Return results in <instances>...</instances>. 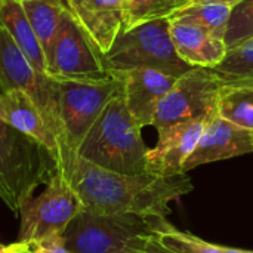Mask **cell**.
<instances>
[{
  "instance_id": "30",
  "label": "cell",
  "mask_w": 253,
  "mask_h": 253,
  "mask_svg": "<svg viewBox=\"0 0 253 253\" xmlns=\"http://www.w3.org/2000/svg\"><path fill=\"white\" fill-rule=\"evenodd\" d=\"M18 1H25V0H18ZM49 1H56V3H62V4H65V0H49Z\"/></svg>"
},
{
  "instance_id": "2",
  "label": "cell",
  "mask_w": 253,
  "mask_h": 253,
  "mask_svg": "<svg viewBox=\"0 0 253 253\" xmlns=\"http://www.w3.org/2000/svg\"><path fill=\"white\" fill-rule=\"evenodd\" d=\"M141 130L142 127L127 110L122 90L107 104L79 145L77 154L117 173H148V148Z\"/></svg>"
},
{
  "instance_id": "8",
  "label": "cell",
  "mask_w": 253,
  "mask_h": 253,
  "mask_svg": "<svg viewBox=\"0 0 253 253\" xmlns=\"http://www.w3.org/2000/svg\"><path fill=\"white\" fill-rule=\"evenodd\" d=\"M83 205L62 175L55 172L42 194L28 199L21 208L18 242L36 246L52 237H62Z\"/></svg>"
},
{
  "instance_id": "24",
  "label": "cell",
  "mask_w": 253,
  "mask_h": 253,
  "mask_svg": "<svg viewBox=\"0 0 253 253\" xmlns=\"http://www.w3.org/2000/svg\"><path fill=\"white\" fill-rule=\"evenodd\" d=\"M253 39V0H242L231 9L225 31V44L234 49Z\"/></svg>"
},
{
  "instance_id": "28",
  "label": "cell",
  "mask_w": 253,
  "mask_h": 253,
  "mask_svg": "<svg viewBox=\"0 0 253 253\" xmlns=\"http://www.w3.org/2000/svg\"><path fill=\"white\" fill-rule=\"evenodd\" d=\"M212 1H219V3H225V4H228V6H236L237 3H240L242 0H212Z\"/></svg>"
},
{
  "instance_id": "34",
  "label": "cell",
  "mask_w": 253,
  "mask_h": 253,
  "mask_svg": "<svg viewBox=\"0 0 253 253\" xmlns=\"http://www.w3.org/2000/svg\"><path fill=\"white\" fill-rule=\"evenodd\" d=\"M0 3H1V0H0Z\"/></svg>"
},
{
  "instance_id": "11",
  "label": "cell",
  "mask_w": 253,
  "mask_h": 253,
  "mask_svg": "<svg viewBox=\"0 0 253 253\" xmlns=\"http://www.w3.org/2000/svg\"><path fill=\"white\" fill-rule=\"evenodd\" d=\"M252 153L253 130L243 129L216 114L206 122L194 151L184 165V172L187 173L188 170L212 162L228 160Z\"/></svg>"
},
{
  "instance_id": "19",
  "label": "cell",
  "mask_w": 253,
  "mask_h": 253,
  "mask_svg": "<svg viewBox=\"0 0 253 253\" xmlns=\"http://www.w3.org/2000/svg\"><path fill=\"white\" fill-rule=\"evenodd\" d=\"M231 6L212 0H190L187 4L175 10L169 19H179L193 22L196 25L208 28L221 40L225 39L228 19L231 15Z\"/></svg>"
},
{
  "instance_id": "14",
  "label": "cell",
  "mask_w": 253,
  "mask_h": 253,
  "mask_svg": "<svg viewBox=\"0 0 253 253\" xmlns=\"http://www.w3.org/2000/svg\"><path fill=\"white\" fill-rule=\"evenodd\" d=\"M208 120H191L175 125L159 133V142L148 150V173L159 176L182 175L184 165L194 151Z\"/></svg>"
},
{
  "instance_id": "33",
  "label": "cell",
  "mask_w": 253,
  "mask_h": 253,
  "mask_svg": "<svg viewBox=\"0 0 253 253\" xmlns=\"http://www.w3.org/2000/svg\"><path fill=\"white\" fill-rule=\"evenodd\" d=\"M127 1H129V0H126V3H127Z\"/></svg>"
},
{
  "instance_id": "17",
  "label": "cell",
  "mask_w": 253,
  "mask_h": 253,
  "mask_svg": "<svg viewBox=\"0 0 253 253\" xmlns=\"http://www.w3.org/2000/svg\"><path fill=\"white\" fill-rule=\"evenodd\" d=\"M0 27L7 31L19 50L30 64L42 74L47 76V62L42 44L18 0H1L0 3Z\"/></svg>"
},
{
  "instance_id": "32",
  "label": "cell",
  "mask_w": 253,
  "mask_h": 253,
  "mask_svg": "<svg viewBox=\"0 0 253 253\" xmlns=\"http://www.w3.org/2000/svg\"><path fill=\"white\" fill-rule=\"evenodd\" d=\"M30 253H34V251H33V252H30Z\"/></svg>"
},
{
  "instance_id": "1",
  "label": "cell",
  "mask_w": 253,
  "mask_h": 253,
  "mask_svg": "<svg viewBox=\"0 0 253 253\" xmlns=\"http://www.w3.org/2000/svg\"><path fill=\"white\" fill-rule=\"evenodd\" d=\"M59 175L76 193L83 209L99 215L138 213L166 218L170 213L169 205L194 188L187 173L125 175L102 169L79 154H74Z\"/></svg>"
},
{
  "instance_id": "23",
  "label": "cell",
  "mask_w": 253,
  "mask_h": 253,
  "mask_svg": "<svg viewBox=\"0 0 253 253\" xmlns=\"http://www.w3.org/2000/svg\"><path fill=\"white\" fill-rule=\"evenodd\" d=\"M190 0H129L123 12L122 31L159 18H169Z\"/></svg>"
},
{
  "instance_id": "12",
  "label": "cell",
  "mask_w": 253,
  "mask_h": 253,
  "mask_svg": "<svg viewBox=\"0 0 253 253\" xmlns=\"http://www.w3.org/2000/svg\"><path fill=\"white\" fill-rule=\"evenodd\" d=\"M113 76L122 80L127 110L141 127L153 125L157 105L178 80L173 76L150 68L120 71L113 73Z\"/></svg>"
},
{
  "instance_id": "21",
  "label": "cell",
  "mask_w": 253,
  "mask_h": 253,
  "mask_svg": "<svg viewBox=\"0 0 253 253\" xmlns=\"http://www.w3.org/2000/svg\"><path fill=\"white\" fill-rule=\"evenodd\" d=\"M218 113L222 119L253 130V86L222 84Z\"/></svg>"
},
{
  "instance_id": "31",
  "label": "cell",
  "mask_w": 253,
  "mask_h": 253,
  "mask_svg": "<svg viewBox=\"0 0 253 253\" xmlns=\"http://www.w3.org/2000/svg\"><path fill=\"white\" fill-rule=\"evenodd\" d=\"M4 251H6V246L0 245V253H4Z\"/></svg>"
},
{
  "instance_id": "18",
  "label": "cell",
  "mask_w": 253,
  "mask_h": 253,
  "mask_svg": "<svg viewBox=\"0 0 253 253\" xmlns=\"http://www.w3.org/2000/svg\"><path fill=\"white\" fill-rule=\"evenodd\" d=\"M21 4L42 44L44 56H47L58 28L67 13L65 4L49 0H25L21 1Z\"/></svg>"
},
{
  "instance_id": "26",
  "label": "cell",
  "mask_w": 253,
  "mask_h": 253,
  "mask_svg": "<svg viewBox=\"0 0 253 253\" xmlns=\"http://www.w3.org/2000/svg\"><path fill=\"white\" fill-rule=\"evenodd\" d=\"M33 251L34 253H73L65 248L62 237H52L46 242H42L33 246Z\"/></svg>"
},
{
  "instance_id": "7",
  "label": "cell",
  "mask_w": 253,
  "mask_h": 253,
  "mask_svg": "<svg viewBox=\"0 0 253 253\" xmlns=\"http://www.w3.org/2000/svg\"><path fill=\"white\" fill-rule=\"evenodd\" d=\"M222 82L212 68L194 67L181 76L156 108L153 125L157 133L191 120H209L219 114Z\"/></svg>"
},
{
  "instance_id": "10",
  "label": "cell",
  "mask_w": 253,
  "mask_h": 253,
  "mask_svg": "<svg viewBox=\"0 0 253 253\" xmlns=\"http://www.w3.org/2000/svg\"><path fill=\"white\" fill-rule=\"evenodd\" d=\"M58 82V80H56ZM59 108L68 148H77L98 120L107 104L123 90L122 80L114 76L102 82H58Z\"/></svg>"
},
{
  "instance_id": "22",
  "label": "cell",
  "mask_w": 253,
  "mask_h": 253,
  "mask_svg": "<svg viewBox=\"0 0 253 253\" xmlns=\"http://www.w3.org/2000/svg\"><path fill=\"white\" fill-rule=\"evenodd\" d=\"M222 84H237L253 79V39L228 49L219 65L212 68Z\"/></svg>"
},
{
  "instance_id": "20",
  "label": "cell",
  "mask_w": 253,
  "mask_h": 253,
  "mask_svg": "<svg viewBox=\"0 0 253 253\" xmlns=\"http://www.w3.org/2000/svg\"><path fill=\"white\" fill-rule=\"evenodd\" d=\"M156 236L166 248L176 253H253V251L227 248L206 242L191 233L175 228L166 218L159 221Z\"/></svg>"
},
{
  "instance_id": "13",
  "label": "cell",
  "mask_w": 253,
  "mask_h": 253,
  "mask_svg": "<svg viewBox=\"0 0 253 253\" xmlns=\"http://www.w3.org/2000/svg\"><path fill=\"white\" fill-rule=\"evenodd\" d=\"M0 119L10 127L24 133L46 148L56 165V172L62 170L64 157L61 147L47 127L40 110L21 90H0Z\"/></svg>"
},
{
  "instance_id": "25",
  "label": "cell",
  "mask_w": 253,
  "mask_h": 253,
  "mask_svg": "<svg viewBox=\"0 0 253 253\" xmlns=\"http://www.w3.org/2000/svg\"><path fill=\"white\" fill-rule=\"evenodd\" d=\"M123 253H176L170 251L169 248H166L159 239L157 236H150L147 237L141 245H138L133 249H129Z\"/></svg>"
},
{
  "instance_id": "6",
  "label": "cell",
  "mask_w": 253,
  "mask_h": 253,
  "mask_svg": "<svg viewBox=\"0 0 253 253\" xmlns=\"http://www.w3.org/2000/svg\"><path fill=\"white\" fill-rule=\"evenodd\" d=\"M160 219L138 213L99 215L83 209L70 222L62 240L73 253H123L156 236Z\"/></svg>"
},
{
  "instance_id": "15",
  "label": "cell",
  "mask_w": 253,
  "mask_h": 253,
  "mask_svg": "<svg viewBox=\"0 0 253 253\" xmlns=\"http://www.w3.org/2000/svg\"><path fill=\"white\" fill-rule=\"evenodd\" d=\"M126 0H65L73 19L102 53H107L123 27Z\"/></svg>"
},
{
  "instance_id": "29",
  "label": "cell",
  "mask_w": 253,
  "mask_h": 253,
  "mask_svg": "<svg viewBox=\"0 0 253 253\" xmlns=\"http://www.w3.org/2000/svg\"><path fill=\"white\" fill-rule=\"evenodd\" d=\"M236 86H253V79H252V80H246V82H242V83H237Z\"/></svg>"
},
{
  "instance_id": "9",
  "label": "cell",
  "mask_w": 253,
  "mask_h": 253,
  "mask_svg": "<svg viewBox=\"0 0 253 253\" xmlns=\"http://www.w3.org/2000/svg\"><path fill=\"white\" fill-rule=\"evenodd\" d=\"M47 76L58 82H102L114 77L104 53L67 10L46 56Z\"/></svg>"
},
{
  "instance_id": "3",
  "label": "cell",
  "mask_w": 253,
  "mask_h": 253,
  "mask_svg": "<svg viewBox=\"0 0 253 253\" xmlns=\"http://www.w3.org/2000/svg\"><path fill=\"white\" fill-rule=\"evenodd\" d=\"M56 172L50 153L0 119V200L19 213L34 191Z\"/></svg>"
},
{
  "instance_id": "27",
  "label": "cell",
  "mask_w": 253,
  "mask_h": 253,
  "mask_svg": "<svg viewBox=\"0 0 253 253\" xmlns=\"http://www.w3.org/2000/svg\"><path fill=\"white\" fill-rule=\"evenodd\" d=\"M33 252V246L25 242H15L9 246H6L4 253H30Z\"/></svg>"
},
{
  "instance_id": "4",
  "label": "cell",
  "mask_w": 253,
  "mask_h": 253,
  "mask_svg": "<svg viewBox=\"0 0 253 253\" xmlns=\"http://www.w3.org/2000/svg\"><path fill=\"white\" fill-rule=\"evenodd\" d=\"M107 68L113 73L150 68L179 79L193 65L182 61L170 37V19L159 18L120 31L104 53Z\"/></svg>"
},
{
  "instance_id": "5",
  "label": "cell",
  "mask_w": 253,
  "mask_h": 253,
  "mask_svg": "<svg viewBox=\"0 0 253 253\" xmlns=\"http://www.w3.org/2000/svg\"><path fill=\"white\" fill-rule=\"evenodd\" d=\"M12 89L25 93L40 110L47 127L52 130L61 147L64 166L58 173H64L76 153L68 148L62 126L59 108V83L55 79L39 73L19 50L7 31L0 27V90Z\"/></svg>"
},
{
  "instance_id": "16",
  "label": "cell",
  "mask_w": 253,
  "mask_h": 253,
  "mask_svg": "<svg viewBox=\"0 0 253 253\" xmlns=\"http://www.w3.org/2000/svg\"><path fill=\"white\" fill-rule=\"evenodd\" d=\"M170 37L179 58L193 67L215 68L228 52L224 40L193 22L170 19Z\"/></svg>"
}]
</instances>
